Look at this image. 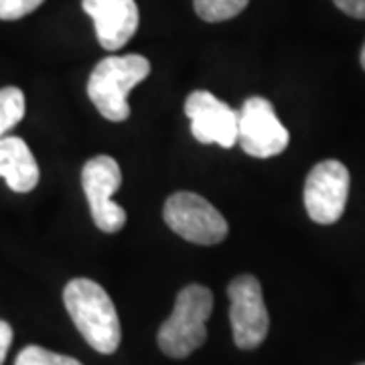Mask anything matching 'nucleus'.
<instances>
[{"mask_svg": "<svg viewBox=\"0 0 365 365\" xmlns=\"http://www.w3.org/2000/svg\"><path fill=\"white\" fill-rule=\"evenodd\" d=\"M63 302L81 337L98 353L110 355L120 347L122 327L110 294L90 278H73L63 290Z\"/></svg>", "mask_w": 365, "mask_h": 365, "instance_id": "f257e3e1", "label": "nucleus"}, {"mask_svg": "<svg viewBox=\"0 0 365 365\" xmlns=\"http://www.w3.org/2000/svg\"><path fill=\"white\" fill-rule=\"evenodd\" d=\"M150 63L143 55H112L102 59L91 71L88 96L98 112L110 122H124L130 116L128 96L148 78Z\"/></svg>", "mask_w": 365, "mask_h": 365, "instance_id": "f03ea898", "label": "nucleus"}, {"mask_svg": "<svg viewBox=\"0 0 365 365\" xmlns=\"http://www.w3.org/2000/svg\"><path fill=\"white\" fill-rule=\"evenodd\" d=\"M213 294L201 284H189L177 294L170 317L158 329V347L173 359H185L207 339Z\"/></svg>", "mask_w": 365, "mask_h": 365, "instance_id": "7ed1b4c3", "label": "nucleus"}, {"mask_svg": "<svg viewBox=\"0 0 365 365\" xmlns=\"http://www.w3.org/2000/svg\"><path fill=\"white\" fill-rule=\"evenodd\" d=\"M165 222L182 240L199 246H215L225 240L230 232L227 222L205 197L179 191L170 195L163 209Z\"/></svg>", "mask_w": 365, "mask_h": 365, "instance_id": "20e7f679", "label": "nucleus"}, {"mask_svg": "<svg viewBox=\"0 0 365 365\" xmlns=\"http://www.w3.org/2000/svg\"><path fill=\"white\" fill-rule=\"evenodd\" d=\"M81 185L93 223L104 234H116L126 223V211L112 199L122 185L120 165L108 155L90 158L81 170Z\"/></svg>", "mask_w": 365, "mask_h": 365, "instance_id": "39448f33", "label": "nucleus"}, {"mask_svg": "<svg viewBox=\"0 0 365 365\" xmlns=\"http://www.w3.org/2000/svg\"><path fill=\"white\" fill-rule=\"evenodd\" d=\"M227 297L232 302L230 321L234 331V343L240 349L260 347L270 329V317L258 278L250 274L234 278L227 287Z\"/></svg>", "mask_w": 365, "mask_h": 365, "instance_id": "423d86ee", "label": "nucleus"}, {"mask_svg": "<svg viewBox=\"0 0 365 365\" xmlns=\"http://www.w3.org/2000/svg\"><path fill=\"white\" fill-rule=\"evenodd\" d=\"M349 185V170L339 160L329 158L314 165L304 181V207L309 217L321 225L339 222L347 205Z\"/></svg>", "mask_w": 365, "mask_h": 365, "instance_id": "0eeeda50", "label": "nucleus"}, {"mask_svg": "<svg viewBox=\"0 0 365 365\" xmlns=\"http://www.w3.org/2000/svg\"><path fill=\"white\" fill-rule=\"evenodd\" d=\"M290 134L278 120L270 100L254 96L240 110L237 144L242 150L256 158H270L287 150Z\"/></svg>", "mask_w": 365, "mask_h": 365, "instance_id": "6e6552de", "label": "nucleus"}, {"mask_svg": "<svg viewBox=\"0 0 365 365\" xmlns=\"http://www.w3.org/2000/svg\"><path fill=\"white\" fill-rule=\"evenodd\" d=\"M185 114L191 120L193 136L201 144H220L223 148L237 144L240 112L211 91H193L185 102Z\"/></svg>", "mask_w": 365, "mask_h": 365, "instance_id": "1a4fd4ad", "label": "nucleus"}, {"mask_svg": "<svg viewBox=\"0 0 365 365\" xmlns=\"http://www.w3.org/2000/svg\"><path fill=\"white\" fill-rule=\"evenodd\" d=\"M90 14L100 45L108 51L122 49L138 29V6L134 0H81Z\"/></svg>", "mask_w": 365, "mask_h": 365, "instance_id": "9d476101", "label": "nucleus"}, {"mask_svg": "<svg viewBox=\"0 0 365 365\" xmlns=\"http://www.w3.org/2000/svg\"><path fill=\"white\" fill-rule=\"evenodd\" d=\"M0 177L14 193H29L37 187L39 165L23 138H0Z\"/></svg>", "mask_w": 365, "mask_h": 365, "instance_id": "9b49d317", "label": "nucleus"}, {"mask_svg": "<svg viewBox=\"0 0 365 365\" xmlns=\"http://www.w3.org/2000/svg\"><path fill=\"white\" fill-rule=\"evenodd\" d=\"M25 93L9 86L0 90V138H4L25 118Z\"/></svg>", "mask_w": 365, "mask_h": 365, "instance_id": "f8f14e48", "label": "nucleus"}, {"mask_svg": "<svg viewBox=\"0 0 365 365\" xmlns=\"http://www.w3.org/2000/svg\"><path fill=\"white\" fill-rule=\"evenodd\" d=\"M250 0H195V13L207 23L230 21L248 6Z\"/></svg>", "mask_w": 365, "mask_h": 365, "instance_id": "ddd939ff", "label": "nucleus"}, {"mask_svg": "<svg viewBox=\"0 0 365 365\" xmlns=\"http://www.w3.org/2000/svg\"><path fill=\"white\" fill-rule=\"evenodd\" d=\"M14 365H81L78 359L67 357L61 353H53L39 345H29L16 355Z\"/></svg>", "mask_w": 365, "mask_h": 365, "instance_id": "4468645a", "label": "nucleus"}, {"mask_svg": "<svg viewBox=\"0 0 365 365\" xmlns=\"http://www.w3.org/2000/svg\"><path fill=\"white\" fill-rule=\"evenodd\" d=\"M45 0H0V21H19L35 13Z\"/></svg>", "mask_w": 365, "mask_h": 365, "instance_id": "2eb2a0df", "label": "nucleus"}, {"mask_svg": "<svg viewBox=\"0 0 365 365\" xmlns=\"http://www.w3.org/2000/svg\"><path fill=\"white\" fill-rule=\"evenodd\" d=\"M333 2L345 14L365 21V0H333Z\"/></svg>", "mask_w": 365, "mask_h": 365, "instance_id": "dca6fc26", "label": "nucleus"}, {"mask_svg": "<svg viewBox=\"0 0 365 365\" xmlns=\"http://www.w3.org/2000/svg\"><path fill=\"white\" fill-rule=\"evenodd\" d=\"M11 343H13V327L0 319V365L4 364V359H6Z\"/></svg>", "mask_w": 365, "mask_h": 365, "instance_id": "f3484780", "label": "nucleus"}, {"mask_svg": "<svg viewBox=\"0 0 365 365\" xmlns=\"http://www.w3.org/2000/svg\"><path fill=\"white\" fill-rule=\"evenodd\" d=\"M361 66H364L365 69V45H364V49H361Z\"/></svg>", "mask_w": 365, "mask_h": 365, "instance_id": "a211bd4d", "label": "nucleus"}, {"mask_svg": "<svg viewBox=\"0 0 365 365\" xmlns=\"http://www.w3.org/2000/svg\"><path fill=\"white\" fill-rule=\"evenodd\" d=\"M359 365H365V364H359Z\"/></svg>", "mask_w": 365, "mask_h": 365, "instance_id": "6ab92c4d", "label": "nucleus"}]
</instances>
